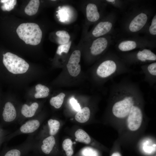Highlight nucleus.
Listing matches in <instances>:
<instances>
[{
	"label": "nucleus",
	"instance_id": "nucleus-1",
	"mask_svg": "<svg viewBox=\"0 0 156 156\" xmlns=\"http://www.w3.org/2000/svg\"><path fill=\"white\" fill-rule=\"evenodd\" d=\"M133 71L125 66L119 64L113 60L108 59L99 64L96 69V73L99 78L106 81L118 75Z\"/></svg>",
	"mask_w": 156,
	"mask_h": 156
},
{
	"label": "nucleus",
	"instance_id": "nucleus-2",
	"mask_svg": "<svg viewBox=\"0 0 156 156\" xmlns=\"http://www.w3.org/2000/svg\"><path fill=\"white\" fill-rule=\"evenodd\" d=\"M16 31L19 38L27 44L36 45L41 42L42 32L37 24L32 23L21 24L17 27Z\"/></svg>",
	"mask_w": 156,
	"mask_h": 156
},
{
	"label": "nucleus",
	"instance_id": "nucleus-3",
	"mask_svg": "<svg viewBox=\"0 0 156 156\" xmlns=\"http://www.w3.org/2000/svg\"><path fill=\"white\" fill-rule=\"evenodd\" d=\"M3 55V64L10 72L14 74H22L28 70L29 64L16 55L8 52Z\"/></svg>",
	"mask_w": 156,
	"mask_h": 156
},
{
	"label": "nucleus",
	"instance_id": "nucleus-4",
	"mask_svg": "<svg viewBox=\"0 0 156 156\" xmlns=\"http://www.w3.org/2000/svg\"><path fill=\"white\" fill-rule=\"evenodd\" d=\"M42 119L39 116H36L28 119L21 125L17 130L10 134L8 139H10L17 135L23 134L36 133L41 124Z\"/></svg>",
	"mask_w": 156,
	"mask_h": 156
},
{
	"label": "nucleus",
	"instance_id": "nucleus-5",
	"mask_svg": "<svg viewBox=\"0 0 156 156\" xmlns=\"http://www.w3.org/2000/svg\"><path fill=\"white\" fill-rule=\"evenodd\" d=\"M35 134H29L23 143L8 150L3 156H22L29 150L33 149L35 142Z\"/></svg>",
	"mask_w": 156,
	"mask_h": 156
},
{
	"label": "nucleus",
	"instance_id": "nucleus-6",
	"mask_svg": "<svg viewBox=\"0 0 156 156\" xmlns=\"http://www.w3.org/2000/svg\"><path fill=\"white\" fill-rule=\"evenodd\" d=\"M142 101L133 106L127 116V125L129 129L131 131H135L138 130L141 125L143 113L140 104H141Z\"/></svg>",
	"mask_w": 156,
	"mask_h": 156
},
{
	"label": "nucleus",
	"instance_id": "nucleus-7",
	"mask_svg": "<svg viewBox=\"0 0 156 156\" xmlns=\"http://www.w3.org/2000/svg\"><path fill=\"white\" fill-rule=\"evenodd\" d=\"M39 107V105L36 102L32 103L30 105H23L16 122L21 125L26 120L36 116Z\"/></svg>",
	"mask_w": 156,
	"mask_h": 156
},
{
	"label": "nucleus",
	"instance_id": "nucleus-8",
	"mask_svg": "<svg viewBox=\"0 0 156 156\" xmlns=\"http://www.w3.org/2000/svg\"><path fill=\"white\" fill-rule=\"evenodd\" d=\"M56 144V140L54 136H48L38 140H35L33 149H38L43 153L48 155L53 151Z\"/></svg>",
	"mask_w": 156,
	"mask_h": 156
},
{
	"label": "nucleus",
	"instance_id": "nucleus-9",
	"mask_svg": "<svg viewBox=\"0 0 156 156\" xmlns=\"http://www.w3.org/2000/svg\"><path fill=\"white\" fill-rule=\"evenodd\" d=\"M81 53L79 50L74 51L70 55L66 67L70 75L73 77L77 76L81 71L80 61Z\"/></svg>",
	"mask_w": 156,
	"mask_h": 156
},
{
	"label": "nucleus",
	"instance_id": "nucleus-10",
	"mask_svg": "<svg viewBox=\"0 0 156 156\" xmlns=\"http://www.w3.org/2000/svg\"><path fill=\"white\" fill-rule=\"evenodd\" d=\"M141 69L144 75V81L147 83L150 87L155 86L156 83V62L142 66Z\"/></svg>",
	"mask_w": 156,
	"mask_h": 156
},
{
	"label": "nucleus",
	"instance_id": "nucleus-11",
	"mask_svg": "<svg viewBox=\"0 0 156 156\" xmlns=\"http://www.w3.org/2000/svg\"><path fill=\"white\" fill-rule=\"evenodd\" d=\"M60 123L57 120L50 119L47 121V125L37 134H35V138L38 140L47 134L49 136H54L56 135L60 129Z\"/></svg>",
	"mask_w": 156,
	"mask_h": 156
},
{
	"label": "nucleus",
	"instance_id": "nucleus-12",
	"mask_svg": "<svg viewBox=\"0 0 156 156\" xmlns=\"http://www.w3.org/2000/svg\"><path fill=\"white\" fill-rule=\"evenodd\" d=\"M2 115L4 121L9 123L16 122L19 116L14 105L9 101L5 103Z\"/></svg>",
	"mask_w": 156,
	"mask_h": 156
},
{
	"label": "nucleus",
	"instance_id": "nucleus-13",
	"mask_svg": "<svg viewBox=\"0 0 156 156\" xmlns=\"http://www.w3.org/2000/svg\"><path fill=\"white\" fill-rule=\"evenodd\" d=\"M107 44V40L105 38L96 39L93 41L90 48L91 54L94 56L101 54L106 49Z\"/></svg>",
	"mask_w": 156,
	"mask_h": 156
},
{
	"label": "nucleus",
	"instance_id": "nucleus-14",
	"mask_svg": "<svg viewBox=\"0 0 156 156\" xmlns=\"http://www.w3.org/2000/svg\"><path fill=\"white\" fill-rule=\"evenodd\" d=\"M148 19L146 15L141 13L136 16L131 21L129 27L130 30L135 32L140 30L146 24Z\"/></svg>",
	"mask_w": 156,
	"mask_h": 156
},
{
	"label": "nucleus",
	"instance_id": "nucleus-15",
	"mask_svg": "<svg viewBox=\"0 0 156 156\" xmlns=\"http://www.w3.org/2000/svg\"><path fill=\"white\" fill-rule=\"evenodd\" d=\"M112 27V24L109 22H100L95 27L92 34L96 37L101 36L108 33L111 29Z\"/></svg>",
	"mask_w": 156,
	"mask_h": 156
},
{
	"label": "nucleus",
	"instance_id": "nucleus-16",
	"mask_svg": "<svg viewBox=\"0 0 156 156\" xmlns=\"http://www.w3.org/2000/svg\"><path fill=\"white\" fill-rule=\"evenodd\" d=\"M136 59L142 62L155 61L156 60V55L151 50L144 49L139 51L136 54Z\"/></svg>",
	"mask_w": 156,
	"mask_h": 156
},
{
	"label": "nucleus",
	"instance_id": "nucleus-17",
	"mask_svg": "<svg viewBox=\"0 0 156 156\" xmlns=\"http://www.w3.org/2000/svg\"><path fill=\"white\" fill-rule=\"evenodd\" d=\"M86 14L87 19L91 22H96L100 18L97 7L93 3H89L87 4L86 8Z\"/></svg>",
	"mask_w": 156,
	"mask_h": 156
},
{
	"label": "nucleus",
	"instance_id": "nucleus-18",
	"mask_svg": "<svg viewBox=\"0 0 156 156\" xmlns=\"http://www.w3.org/2000/svg\"><path fill=\"white\" fill-rule=\"evenodd\" d=\"M90 110L88 107H85L81 109L77 113L75 116V120L81 123H84L87 121L90 116Z\"/></svg>",
	"mask_w": 156,
	"mask_h": 156
},
{
	"label": "nucleus",
	"instance_id": "nucleus-19",
	"mask_svg": "<svg viewBox=\"0 0 156 156\" xmlns=\"http://www.w3.org/2000/svg\"><path fill=\"white\" fill-rule=\"evenodd\" d=\"M39 5V0H30L26 7L25 12L26 14L29 16L34 15L37 12Z\"/></svg>",
	"mask_w": 156,
	"mask_h": 156
},
{
	"label": "nucleus",
	"instance_id": "nucleus-20",
	"mask_svg": "<svg viewBox=\"0 0 156 156\" xmlns=\"http://www.w3.org/2000/svg\"><path fill=\"white\" fill-rule=\"evenodd\" d=\"M57 36V41L59 44L63 45L68 43L70 38L69 33L64 30H60L57 31L55 33Z\"/></svg>",
	"mask_w": 156,
	"mask_h": 156
},
{
	"label": "nucleus",
	"instance_id": "nucleus-21",
	"mask_svg": "<svg viewBox=\"0 0 156 156\" xmlns=\"http://www.w3.org/2000/svg\"><path fill=\"white\" fill-rule=\"evenodd\" d=\"M76 140L79 142L89 144L91 142V138L88 134L81 129H77L75 133Z\"/></svg>",
	"mask_w": 156,
	"mask_h": 156
},
{
	"label": "nucleus",
	"instance_id": "nucleus-22",
	"mask_svg": "<svg viewBox=\"0 0 156 156\" xmlns=\"http://www.w3.org/2000/svg\"><path fill=\"white\" fill-rule=\"evenodd\" d=\"M35 88L36 93L34 95L35 98H44L48 96L49 90L47 86L39 84L36 86Z\"/></svg>",
	"mask_w": 156,
	"mask_h": 156
},
{
	"label": "nucleus",
	"instance_id": "nucleus-23",
	"mask_svg": "<svg viewBox=\"0 0 156 156\" xmlns=\"http://www.w3.org/2000/svg\"><path fill=\"white\" fill-rule=\"evenodd\" d=\"M65 96V94L62 92L52 97L50 100V104L56 109L59 108L62 104Z\"/></svg>",
	"mask_w": 156,
	"mask_h": 156
},
{
	"label": "nucleus",
	"instance_id": "nucleus-24",
	"mask_svg": "<svg viewBox=\"0 0 156 156\" xmlns=\"http://www.w3.org/2000/svg\"><path fill=\"white\" fill-rule=\"evenodd\" d=\"M137 46L134 41L127 40L120 42L118 46L119 50L122 51H127L134 49Z\"/></svg>",
	"mask_w": 156,
	"mask_h": 156
},
{
	"label": "nucleus",
	"instance_id": "nucleus-25",
	"mask_svg": "<svg viewBox=\"0 0 156 156\" xmlns=\"http://www.w3.org/2000/svg\"><path fill=\"white\" fill-rule=\"evenodd\" d=\"M73 144L72 140L69 138L65 139L62 143V148L67 156H72L73 153Z\"/></svg>",
	"mask_w": 156,
	"mask_h": 156
},
{
	"label": "nucleus",
	"instance_id": "nucleus-26",
	"mask_svg": "<svg viewBox=\"0 0 156 156\" xmlns=\"http://www.w3.org/2000/svg\"><path fill=\"white\" fill-rule=\"evenodd\" d=\"M14 0H1V2L3 5L1 6V8L3 11H9L13 9L14 7L13 5Z\"/></svg>",
	"mask_w": 156,
	"mask_h": 156
},
{
	"label": "nucleus",
	"instance_id": "nucleus-27",
	"mask_svg": "<svg viewBox=\"0 0 156 156\" xmlns=\"http://www.w3.org/2000/svg\"><path fill=\"white\" fill-rule=\"evenodd\" d=\"M71 44V41L70 42L67 44L59 45L57 48L56 53L61 55L63 53H67L68 52Z\"/></svg>",
	"mask_w": 156,
	"mask_h": 156
},
{
	"label": "nucleus",
	"instance_id": "nucleus-28",
	"mask_svg": "<svg viewBox=\"0 0 156 156\" xmlns=\"http://www.w3.org/2000/svg\"><path fill=\"white\" fill-rule=\"evenodd\" d=\"M150 33L153 35L156 34V15L153 18L151 25L149 28Z\"/></svg>",
	"mask_w": 156,
	"mask_h": 156
},
{
	"label": "nucleus",
	"instance_id": "nucleus-29",
	"mask_svg": "<svg viewBox=\"0 0 156 156\" xmlns=\"http://www.w3.org/2000/svg\"><path fill=\"white\" fill-rule=\"evenodd\" d=\"M70 103L73 109L76 111H79L81 109L80 106L77 101L74 98H72L70 100Z\"/></svg>",
	"mask_w": 156,
	"mask_h": 156
},
{
	"label": "nucleus",
	"instance_id": "nucleus-30",
	"mask_svg": "<svg viewBox=\"0 0 156 156\" xmlns=\"http://www.w3.org/2000/svg\"><path fill=\"white\" fill-rule=\"evenodd\" d=\"M83 154L86 156H97L96 152L92 149L89 148L85 149L83 151Z\"/></svg>",
	"mask_w": 156,
	"mask_h": 156
},
{
	"label": "nucleus",
	"instance_id": "nucleus-31",
	"mask_svg": "<svg viewBox=\"0 0 156 156\" xmlns=\"http://www.w3.org/2000/svg\"><path fill=\"white\" fill-rule=\"evenodd\" d=\"M111 156H121L119 153H113Z\"/></svg>",
	"mask_w": 156,
	"mask_h": 156
},
{
	"label": "nucleus",
	"instance_id": "nucleus-32",
	"mask_svg": "<svg viewBox=\"0 0 156 156\" xmlns=\"http://www.w3.org/2000/svg\"><path fill=\"white\" fill-rule=\"evenodd\" d=\"M17 2V1L16 0H14L13 2V5L14 6L16 4Z\"/></svg>",
	"mask_w": 156,
	"mask_h": 156
},
{
	"label": "nucleus",
	"instance_id": "nucleus-33",
	"mask_svg": "<svg viewBox=\"0 0 156 156\" xmlns=\"http://www.w3.org/2000/svg\"><path fill=\"white\" fill-rule=\"evenodd\" d=\"M107 1L109 2H114L115 0H106Z\"/></svg>",
	"mask_w": 156,
	"mask_h": 156
},
{
	"label": "nucleus",
	"instance_id": "nucleus-34",
	"mask_svg": "<svg viewBox=\"0 0 156 156\" xmlns=\"http://www.w3.org/2000/svg\"><path fill=\"white\" fill-rule=\"evenodd\" d=\"M1 130H0V137L1 136Z\"/></svg>",
	"mask_w": 156,
	"mask_h": 156
}]
</instances>
